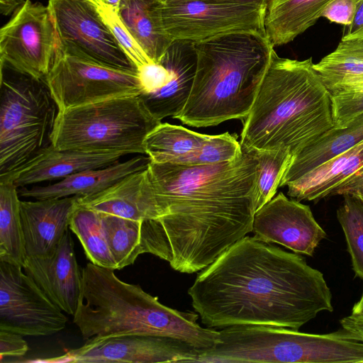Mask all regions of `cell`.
Returning a JSON list of instances; mask_svg holds the SVG:
<instances>
[{
    "mask_svg": "<svg viewBox=\"0 0 363 363\" xmlns=\"http://www.w3.org/2000/svg\"><path fill=\"white\" fill-rule=\"evenodd\" d=\"M233 160L182 165L150 162L159 209L141 220L140 249L192 274L211 264L252 230L256 212L257 151L242 146Z\"/></svg>",
    "mask_w": 363,
    "mask_h": 363,
    "instance_id": "obj_1",
    "label": "cell"
},
{
    "mask_svg": "<svg viewBox=\"0 0 363 363\" xmlns=\"http://www.w3.org/2000/svg\"><path fill=\"white\" fill-rule=\"evenodd\" d=\"M208 328L267 325L297 330L322 311L332 293L302 256L245 236L202 269L189 289Z\"/></svg>",
    "mask_w": 363,
    "mask_h": 363,
    "instance_id": "obj_2",
    "label": "cell"
},
{
    "mask_svg": "<svg viewBox=\"0 0 363 363\" xmlns=\"http://www.w3.org/2000/svg\"><path fill=\"white\" fill-rule=\"evenodd\" d=\"M274 49L240 143L255 150L289 149L293 157L334 126L331 95L313 67Z\"/></svg>",
    "mask_w": 363,
    "mask_h": 363,
    "instance_id": "obj_3",
    "label": "cell"
},
{
    "mask_svg": "<svg viewBox=\"0 0 363 363\" xmlns=\"http://www.w3.org/2000/svg\"><path fill=\"white\" fill-rule=\"evenodd\" d=\"M196 312L162 304L139 285L121 280L114 269L89 262L82 282L73 323L83 338L121 335L164 336L186 342L201 351L220 342L219 331L197 323Z\"/></svg>",
    "mask_w": 363,
    "mask_h": 363,
    "instance_id": "obj_4",
    "label": "cell"
},
{
    "mask_svg": "<svg viewBox=\"0 0 363 363\" xmlns=\"http://www.w3.org/2000/svg\"><path fill=\"white\" fill-rule=\"evenodd\" d=\"M196 69L192 89L175 118L200 128L248 115L274 47L266 35L236 33L194 43Z\"/></svg>",
    "mask_w": 363,
    "mask_h": 363,
    "instance_id": "obj_5",
    "label": "cell"
},
{
    "mask_svg": "<svg viewBox=\"0 0 363 363\" xmlns=\"http://www.w3.org/2000/svg\"><path fill=\"white\" fill-rule=\"evenodd\" d=\"M58 112L44 79L1 65L0 179L52 145Z\"/></svg>",
    "mask_w": 363,
    "mask_h": 363,
    "instance_id": "obj_6",
    "label": "cell"
},
{
    "mask_svg": "<svg viewBox=\"0 0 363 363\" xmlns=\"http://www.w3.org/2000/svg\"><path fill=\"white\" fill-rule=\"evenodd\" d=\"M162 121L139 95H124L59 111L52 135L56 149L145 155L147 135Z\"/></svg>",
    "mask_w": 363,
    "mask_h": 363,
    "instance_id": "obj_7",
    "label": "cell"
},
{
    "mask_svg": "<svg viewBox=\"0 0 363 363\" xmlns=\"http://www.w3.org/2000/svg\"><path fill=\"white\" fill-rule=\"evenodd\" d=\"M45 81L59 111L142 93L137 71L105 66L59 47Z\"/></svg>",
    "mask_w": 363,
    "mask_h": 363,
    "instance_id": "obj_8",
    "label": "cell"
},
{
    "mask_svg": "<svg viewBox=\"0 0 363 363\" xmlns=\"http://www.w3.org/2000/svg\"><path fill=\"white\" fill-rule=\"evenodd\" d=\"M267 9L236 4L203 1L164 2L160 13L164 30L172 41L192 43L236 33L266 35Z\"/></svg>",
    "mask_w": 363,
    "mask_h": 363,
    "instance_id": "obj_9",
    "label": "cell"
},
{
    "mask_svg": "<svg viewBox=\"0 0 363 363\" xmlns=\"http://www.w3.org/2000/svg\"><path fill=\"white\" fill-rule=\"evenodd\" d=\"M59 48L99 64L137 71L93 0H48Z\"/></svg>",
    "mask_w": 363,
    "mask_h": 363,
    "instance_id": "obj_10",
    "label": "cell"
},
{
    "mask_svg": "<svg viewBox=\"0 0 363 363\" xmlns=\"http://www.w3.org/2000/svg\"><path fill=\"white\" fill-rule=\"evenodd\" d=\"M58 46L48 6L26 0L0 30L1 65L45 79Z\"/></svg>",
    "mask_w": 363,
    "mask_h": 363,
    "instance_id": "obj_11",
    "label": "cell"
},
{
    "mask_svg": "<svg viewBox=\"0 0 363 363\" xmlns=\"http://www.w3.org/2000/svg\"><path fill=\"white\" fill-rule=\"evenodd\" d=\"M21 266L0 260V329L23 336H48L67 322Z\"/></svg>",
    "mask_w": 363,
    "mask_h": 363,
    "instance_id": "obj_12",
    "label": "cell"
},
{
    "mask_svg": "<svg viewBox=\"0 0 363 363\" xmlns=\"http://www.w3.org/2000/svg\"><path fill=\"white\" fill-rule=\"evenodd\" d=\"M201 350L169 337L121 335L92 337L65 354L27 360L42 363H156L196 362Z\"/></svg>",
    "mask_w": 363,
    "mask_h": 363,
    "instance_id": "obj_13",
    "label": "cell"
},
{
    "mask_svg": "<svg viewBox=\"0 0 363 363\" xmlns=\"http://www.w3.org/2000/svg\"><path fill=\"white\" fill-rule=\"evenodd\" d=\"M196 61L194 43L174 41L160 63L138 70L142 86L139 96L157 120L175 118L182 111L192 89Z\"/></svg>",
    "mask_w": 363,
    "mask_h": 363,
    "instance_id": "obj_14",
    "label": "cell"
},
{
    "mask_svg": "<svg viewBox=\"0 0 363 363\" xmlns=\"http://www.w3.org/2000/svg\"><path fill=\"white\" fill-rule=\"evenodd\" d=\"M252 232L264 242L310 257L327 236L308 206L282 192L255 212Z\"/></svg>",
    "mask_w": 363,
    "mask_h": 363,
    "instance_id": "obj_15",
    "label": "cell"
},
{
    "mask_svg": "<svg viewBox=\"0 0 363 363\" xmlns=\"http://www.w3.org/2000/svg\"><path fill=\"white\" fill-rule=\"evenodd\" d=\"M23 269L52 302L63 312L74 315L80 294L82 271L69 230L50 255L26 257Z\"/></svg>",
    "mask_w": 363,
    "mask_h": 363,
    "instance_id": "obj_16",
    "label": "cell"
},
{
    "mask_svg": "<svg viewBox=\"0 0 363 363\" xmlns=\"http://www.w3.org/2000/svg\"><path fill=\"white\" fill-rule=\"evenodd\" d=\"M79 196L21 200V216L26 257L50 255L69 228Z\"/></svg>",
    "mask_w": 363,
    "mask_h": 363,
    "instance_id": "obj_17",
    "label": "cell"
},
{
    "mask_svg": "<svg viewBox=\"0 0 363 363\" xmlns=\"http://www.w3.org/2000/svg\"><path fill=\"white\" fill-rule=\"evenodd\" d=\"M128 155L123 152L56 149L52 145L9 177L18 188L60 181L77 173L111 165Z\"/></svg>",
    "mask_w": 363,
    "mask_h": 363,
    "instance_id": "obj_18",
    "label": "cell"
},
{
    "mask_svg": "<svg viewBox=\"0 0 363 363\" xmlns=\"http://www.w3.org/2000/svg\"><path fill=\"white\" fill-rule=\"evenodd\" d=\"M147 167L125 176L96 194L79 197L78 204L133 220L157 219L159 209Z\"/></svg>",
    "mask_w": 363,
    "mask_h": 363,
    "instance_id": "obj_19",
    "label": "cell"
},
{
    "mask_svg": "<svg viewBox=\"0 0 363 363\" xmlns=\"http://www.w3.org/2000/svg\"><path fill=\"white\" fill-rule=\"evenodd\" d=\"M150 162L147 155H138L105 167L83 171L48 185L20 187L18 194L35 200L89 196L104 191L130 174L146 169Z\"/></svg>",
    "mask_w": 363,
    "mask_h": 363,
    "instance_id": "obj_20",
    "label": "cell"
},
{
    "mask_svg": "<svg viewBox=\"0 0 363 363\" xmlns=\"http://www.w3.org/2000/svg\"><path fill=\"white\" fill-rule=\"evenodd\" d=\"M363 168V141L288 183L287 194L301 201L335 196Z\"/></svg>",
    "mask_w": 363,
    "mask_h": 363,
    "instance_id": "obj_21",
    "label": "cell"
},
{
    "mask_svg": "<svg viewBox=\"0 0 363 363\" xmlns=\"http://www.w3.org/2000/svg\"><path fill=\"white\" fill-rule=\"evenodd\" d=\"M362 141L363 113L353 118L343 128L329 129L294 156L280 186H286L288 183Z\"/></svg>",
    "mask_w": 363,
    "mask_h": 363,
    "instance_id": "obj_22",
    "label": "cell"
},
{
    "mask_svg": "<svg viewBox=\"0 0 363 363\" xmlns=\"http://www.w3.org/2000/svg\"><path fill=\"white\" fill-rule=\"evenodd\" d=\"M313 67L331 96L363 91V39L341 40Z\"/></svg>",
    "mask_w": 363,
    "mask_h": 363,
    "instance_id": "obj_23",
    "label": "cell"
},
{
    "mask_svg": "<svg viewBox=\"0 0 363 363\" xmlns=\"http://www.w3.org/2000/svg\"><path fill=\"white\" fill-rule=\"evenodd\" d=\"M332 0H272L265 14L266 35L272 45L293 41L313 26Z\"/></svg>",
    "mask_w": 363,
    "mask_h": 363,
    "instance_id": "obj_24",
    "label": "cell"
},
{
    "mask_svg": "<svg viewBox=\"0 0 363 363\" xmlns=\"http://www.w3.org/2000/svg\"><path fill=\"white\" fill-rule=\"evenodd\" d=\"M162 0H121L118 14L150 58L160 63L172 41L165 33L160 6Z\"/></svg>",
    "mask_w": 363,
    "mask_h": 363,
    "instance_id": "obj_25",
    "label": "cell"
},
{
    "mask_svg": "<svg viewBox=\"0 0 363 363\" xmlns=\"http://www.w3.org/2000/svg\"><path fill=\"white\" fill-rule=\"evenodd\" d=\"M208 135L161 122L145 140V155L153 162L194 165Z\"/></svg>",
    "mask_w": 363,
    "mask_h": 363,
    "instance_id": "obj_26",
    "label": "cell"
},
{
    "mask_svg": "<svg viewBox=\"0 0 363 363\" xmlns=\"http://www.w3.org/2000/svg\"><path fill=\"white\" fill-rule=\"evenodd\" d=\"M26 257L18 188L0 180V260L23 267Z\"/></svg>",
    "mask_w": 363,
    "mask_h": 363,
    "instance_id": "obj_27",
    "label": "cell"
},
{
    "mask_svg": "<svg viewBox=\"0 0 363 363\" xmlns=\"http://www.w3.org/2000/svg\"><path fill=\"white\" fill-rule=\"evenodd\" d=\"M69 229L81 242L91 262L104 268L117 269L106 238L101 213L77 203Z\"/></svg>",
    "mask_w": 363,
    "mask_h": 363,
    "instance_id": "obj_28",
    "label": "cell"
},
{
    "mask_svg": "<svg viewBox=\"0 0 363 363\" xmlns=\"http://www.w3.org/2000/svg\"><path fill=\"white\" fill-rule=\"evenodd\" d=\"M337 211V218L343 230L355 277L363 280V201L350 195Z\"/></svg>",
    "mask_w": 363,
    "mask_h": 363,
    "instance_id": "obj_29",
    "label": "cell"
},
{
    "mask_svg": "<svg viewBox=\"0 0 363 363\" xmlns=\"http://www.w3.org/2000/svg\"><path fill=\"white\" fill-rule=\"evenodd\" d=\"M256 151L258 160L257 211L274 197L293 155L289 149Z\"/></svg>",
    "mask_w": 363,
    "mask_h": 363,
    "instance_id": "obj_30",
    "label": "cell"
},
{
    "mask_svg": "<svg viewBox=\"0 0 363 363\" xmlns=\"http://www.w3.org/2000/svg\"><path fill=\"white\" fill-rule=\"evenodd\" d=\"M93 1L117 43L133 64L137 72L143 67L155 62L134 38L118 13L97 0Z\"/></svg>",
    "mask_w": 363,
    "mask_h": 363,
    "instance_id": "obj_31",
    "label": "cell"
},
{
    "mask_svg": "<svg viewBox=\"0 0 363 363\" xmlns=\"http://www.w3.org/2000/svg\"><path fill=\"white\" fill-rule=\"evenodd\" d=\"M237 139L235 133L228 132L208 135L194 165L218 164L235 160L242 152L241 145Z\"/></svg>",
    "mask_w": 363,
    "mask_h": 363,
    "instance_id": "obj_32",
    "label": "cell"
},
{
    "mask_svg": "<svg viewBox=\"0 0 363 363\" xmlns=\"http://www.w3.org/2000/svg\"><path fill=\"white\" fill-rule=\"evenodd\" d=\"M335 128H343L355 116L363 113V91L331 96Z\"/></svg>",
    "mask_w": 363,
    "mask_h": 363,
    "instance_id": "obj_33",
    "label": "cell"
},
{
    "mask_svg": "<svg viewBox=\"0 0 363 363\" xmlns=\"http://www.w3.org/2000/svg\"><path fill=\"white\" fill-rule=\"evenodd\" d=\"M357 3L358 0H332L325 8L321 17L349 26L353 21Z\"/></svg>",
    "mask_w": 363,
    "mask_h": 363,
    "instance_id": "obj_34",
    "label": "cell"
},
{
    "mask_svg": "<svg viewBox=\"0 0 363 363\" xmlns=\"http://www.w3.org/2000/svg\"><path fill=\"white\" fill-rule=\"evenodd\" d=\"M23 335L0 329V360L1 362L7 357H22L28 351V345L23 339Z\"/></svg>",
    "mask_w": 363,
    "mask_h": 363,
    "instance_id": "obj_35",
    "label": "cell"
},
{
    "mask_svg": "<svg viewBox=\"0 0 363 363\" xmlns=\"http://www.w3.org/2000/svg\"><path fill=\"white\" fill-rule=\"evenodd\" d=\"M355 39H363V0H358L353 21L342 38V40Z\"/></svg>",
    "mask_w": 363,
    "mask_h": 363,
    "instance_id": "obj_36",
    "label": "cell"
},
{
    "mask_svg": "<svg viewBox=\"0 0 363 363\" xmlns=\"http://www.w3.org/2000/svg\"><path fill=\"white\" fill-rule=\"evenodd\" d=\"M341 326L363 338V318L352 315L340 320Z\"/></svg>",
    "mask_w": 363,
    "mask_h": 363,
    "instance_id": "obj_37",
    "label": "cell"
},
{
    "mask_svg": "<svg viewBox=\"0 0 363 363\" xmlns=\"http://www.w3.org/2000/svg\"><path fill=\"white\" fill-rule=\"evenodd\" d=\"M164 2L191 0H162ZM206 2L252 5L267 9L272 0H198Z\"/></svg>",
    "mask_w": 363,
    "mask_h": 363,
    "instance_id": "obj_38",
    "label": "cell"
},
{
    "mask_svg": "<svg viewBox=\"0 0 363 363\" xmlns=\"http://www.w3.org/2000/svg\"><path fill=\"white\" fill-rule=\"evenodd\" d=\"M26 2V0H0V13L4 16L14 13Z\"/></svg>",
    "mask_w": 363,
    "mask_h": 363,
    "instance_id": "obj_39",
    "label": "cell"
},
{
    "mask_svg": "<svg viewBox=\"0 0 363 363\" xmlns=\"http://www.w3.org/2000/svg\"><path fill=\"white\" fill-rule=\"evenodd\" d=\"M351 315L363 318V291L359 300L353 306Z\"/></svg>",
    "mask_w": 363,
    "mask_h": 363,
    "instance_id": "obj_40",
    "label": "cell"
},
{
    "mask_svg": "<svg viewBox=\"0 0 363 363\" xmlns=\"http://www.w3.org/2000/svg\"><path fill=\"white\" fill-rule=\"evenodd\" d=\"M101 4L106 5L113 9H114L116 12L118 11V8L121 4V0H97Z\"/></svg>",
    "mask_w": 363,
    "mask_h": 363,
    "instance_id": "obj_41",
    "label": "cell"
}]
</instances>
